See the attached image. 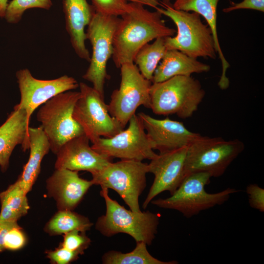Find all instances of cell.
Listing matches in <instances>:
<instances>
[{"mask_svg":"<svg viewBox=\"0 0 264 264\" xmlns=\"http://www.w3.org/2000/svg\"><path fill=\"white\" fill-rule=\"evenodd\" d=\"M120 17L114 33L111 57L117 68L133 63L138 50L150 42L173 36L176 32L166 25L159 11H149L140 4L128 2L126 11Z\"/></svg>","mask_w":264,"mask_h":264,"instance_id":"1","label":"cell"},{"mask_svg":"<svg viewBox=\"0 0 264 264\" xmlns=\"http://www.w3.org/2000/svg\"><path fill=\"white\" fill-rule=\"evenodd\" d=\"M156 10L172 20L177 28L175 36L165 38L167 50H177L195 59H216L217 52L212 31L198 14L175 9L172 4H161Z\"/></svg>","mask_w":264,"mask_h":264,"instance_id":"2","label":"cell"},{"mask_svg":"<svg viewBox=\"0 0 264 264\" xmlns=\"http://www.w3.org/2000/svg\"><path fill=\"white\" fill-rule=\"evenodd\" d=\"M205 94L198 80L191 76H176L152 84L150 109L157 115L176 114L181 118H187L198 110Z\"/></svg>","mask_w":264,"mask_h":264,"instance_id":"3","label":"cell"},{"mask_svg":"<svg viewBox=\"0 0 264 264\" xmlns=\"http://www.w3.org/2000/svg\"><path fill=\"white\" fill-rule=\"evenodd\" d=\"M100 194L105 201L106 211L97 220V230L108 237L125 233L136 242H142L148 245L152 243L157 233L159 215L150 211L127 210L109 196L107 188H101Z\"/></svg>","mask_w":264,"mask_h":264,"instance_id":"4","label":"cell"},{"mask_svg":"<svg viewBox=\"0 0 264 264\" xmlns=\"http://www.w3.org/2000/svg\"><path fill=\"white\" fill-rule=\"evenodd\" d=\"M211 177L205 172L188 174L170 197L153 199L151 202L161 208L178 211L186 218H190L202 211L223 204L231 194L239 191L227 188L216 193H208L205 186L210 183Z\"/></svg>","mask_w":264,"mask_h":264,"instance_id":"5","label":"cell"},{"mask_svg":"<svg viewBox=\"0 0 264 264\" xmlns=\"http://www.w3.org/2000/svg\"><path fill=\"white\" fill-rule=\"evenodd\" d=\"M80 96V91L62 92L43 104L37 113V119L41 124L50 150L55 154L66 142L85 134L73 117L74 108Z\"/></svg>","mask_w":264,"mask_h":264,"instance_id":"6","label":"cell"},{"mask_svg":"<svg viewBox=\"0 0 264 264\" xmlns=\"http://www.w3.org/2000/svg\"><path fill=\"white\" fill-rule=\"evenodd\" d=\"M244 148L242 142L238 139L227 141L221 137L211 138L200 135L187 147L186 176L205 172L211 177H220Z\"/></svg>","mask_w":264,"mask_h":264,"instance_id":"7","label":"cell"},{"mask_svg":"<svg viewBox=\"0 0 264 264\" xmlns=\"http://www.w3.org/2000/svg\"><path fill=\"white\" fill-rule=\"evenodd\" d=\"M118 16L104 14L95 11L88 25L86 37L92 46L89 66L83 78L104 97V86L110 78L107 65L113 52V36L119 22Z\"/></svg>","mask_w":264,"mask_h":264,"instance_id":"8","label":"cell"},{"mask_svg":"<svg viewBox=\"0 0 264 264\" xmlns=\"http://www.w3.org/2000/svg\"><path fill=\"white\" fill-rule=\"evenodd\" d=\"M148 164L142 161L121 160L110 162L101 170L91 174L93 185L111 189L134 212L141 211L139 197L146 186Z\"/></svg>","mask_w":264,"mask_h":264,"instance_id":"9","label":"cell"},{"mask_svg":"<svg viewBox=\"0 0 264 264\" xmlns=\"http://www.w3.org/2000/svg\"><path fill=\"white\" fill-rule=\"evenodd\" d=\"M79 87L80 96L75 103L73 117L92 144L102 136L110 138L124 129L109 113L105 97L83 82Z\"/></svg>","mask_w":264,"mask_h":264,"instance_id":"10","label":"cell"},{"mask_svg":"<svg viewBox=\"0 0 264 264\" xmlns=\"http://www.w3.org/2000/svg\"><path fill=\"white\" fill-rule=\"evenodd\" d=\"M119 68L120 86L112 91L107 106L111 116L124 129L139 106L150 109V88L152 83L142 75L133 63L124 64Z\"/></svg>","mask_w":264,"mask_h":264,"instance_id":"11","label":"cell"},{"mask_svg":"<svg viewBox=\"0 0 264 264\" xmlns=\"http://www.w3.org/2000/svg\"><path fill=\"white\" fill-rule=\"evenodd\" d=\"M91 147L102 154L121 160H151L158 154L154 151L142 122L136 114L130 119L126 129L110 138L100 137Z\"/></svg>","mask_w":264,"mask_h":264,"instance_id":"12","label":"cell"},{"mask_svg":"<svg viewBox=\"0 0 264 264\" xmlns=\"http://www.w3.org/2000/svg\"><path fill=\"white\" fill-rule=\"evenodd\" d=\"M21 94L20 101L14 108L24 110L29 124L33 112L54 96L79 87L77 80L66 75L52 80L34 77L29 70L23 68L16 74Z\"/></svg>","mask_w":264,"mask_h":264,"instance_id":"13","label":"cell"},{"mask_svg":"<svg viewBox=\"0 0 264 264\" xmlns=\"http://www.w3.org/2000/svg\"><path fill=\"white\" fill-rule=\"evenodd\" d=\"M187 147L159 154L151 160L148 164V171L154 175V178L143 203L144 209L158 194L168 191L172 195L180 185L186 176L185 161Z\"/></svg>","mask_w":264,"mask_h":264,"instance_id":"14","label":"cell"},{"mask_svg":"<svg viewBox=\"0 0 264 264\" xmlns=\"http://www.w3.org/2000/svg\"><path fill=\"white\" fill-rule=\"evenodd\" d=\"M148 136L154 150L159 154L187 147L200 134L188 130L179 121L167 117L154 118L141 112L137 114Z\"/></svg>","mask_w":264,"mask_h":264,"instance_id":"15","label":"cell"},{"mask_svg":"<svg viewBox=\"0 0 264 264\" xmlns=\"http://www.w3.org/2000/svg\"><path fill=\"white\" fill-rule=\"evenodd\" d=\"M89 141L84 134L66 142L56 154L55 169L85 171L92 174L111 162L112 158L95 151Z\"/></svg>","mask_w":264,"mask_h":264,"instance_id":"16","label":"cell"},{"mask_svg":"<svg viewBox=\"0 0 264 264\" xmlns=\"http://www.w3.org/2000/svg\"><path fill=\"white\" fill-rule=\"evenodd\" d=\"M55 169L46 181L48 195L54 199L58 210H73L93 182L80 177L78 171Z\"/></svg>","mask_w":264,"mask_h":264,"instance_id":"17","label":"cell"},{"mask_svg":"<svg viewBox=\"0 0 264 264\" xmlns=\"http://www.w3.org/2000/svg\"><path fill=\"white\" fill-rule=\"evenodd\" d=\"M63 7L71 45L79 58L89 62L90 55L86 46L85 30L95 12L94 8L87 0H63Z\"/></svg>","mask_w":264,"mask_h":264,"instance_id":"18","label":"cell"},{"mask_svg":"<svg viewBox=\"0 0 264 264\" xmlns=\"http://www.w3.org/2000/svg\"><path fill=\"white\" fill-rule=\"evenodd\" d=\"M29 128L25 111L14 108L0 126V167L2 172L7 170L16 146L21 144L23 152L29 149Z\"/></svg>","mask_w":264,"mask_h":264,"instance_id":"19","label":"cell"},{"mask_svg":"<svg viewBox=\"0 0 264 264\" xmlns=\"http://www.w3.org/2000/svg\"><path fill=\"white\" fill-rule=\"evenodd\" d=\"M220 0H175L172 6L178 10L194 12L203 17L211 29L215 42L216 51L222 66V73L218 85L222 90L229 86V80L226 72L230 64L226 60L222 51L217 32V6Z\"/></svg>","mask_w":264,"mask_h":264,"instance_id":"20","label":"cell"},{"mask_svg":"<svg viewBox=\"0 0 264 264\" xmlns=\"http://www.w3.org/2000/svg\"><path fill=\"white\" fill-rule=\"evenodd\" d=\"M156 68L152 83L161 82L176 76H191L208 72L210 66L177 50H167Z\"/></svg>","mask_w":264,"mask_h":264,"instance_id":"21","label":"cell"},{"mask_svg":"<svg viewBox=\"0 0 264 264\" xmlns=\"http://www.w3.org/2000/svg\"><path fill=\"white\" fill-rule=\"evenodd\" d=\"M29 157L17 180L26 193L31 191L41 171L44 157L50 150V145L42 127L28 129Z\"/></svg>","mask_w":264,"mask_h":264,"instance_id":"22","label":"cell"},{"mask_svg":"<svg viewBox=\"0 0 264 264\" xmlns=\"http://www.w3.org/2000/svg\"><path fill=\"white\" fill-rule=\"evenodd\" d=\"M27 194L17 180L0 192V220L18 221L25 216L30 208Z\"/></svg>","mask_w":264,"mask_h":264,"instance_id":"23","label":"cell"},{"mask_svg":"<svg viewBox=\"0 0 264 264\" xmlns=\"http://www.w3.org/2000/svg\"><path fill=\"white\" fill-rule=\"evenodd\" d=\"M93 223L87 217L73 210H58L46 223L44 231L51 236L65 234L77 230L86 232Z\"/></svg>","mask_w":264,"mask_h":264,"instance_id":"24","label":"cell"},{"mask_svg":"<svg viewBox=\"0 0 264 264\" xmlns=\"http://www.w3.org/2000/svg\"><path fill=\"white\" fill-rule=\"evenodd\" d=\"M165 37H159L152 44H147L136 54L133 63L142 75L151 81L154 71L167 49Z\"/></svg>","mask_w":264,"mask_h":264,"instance_id":"25","label":"cell"},{"mask_svg":"<svg viewBox=\"0 0 264 264\" xmlns=\"http://www.w3.org/2000/svg\"><path fill=\"white\" fill-rule=\"evenodd\" d=\"M134 249L123 253L120 251L110 250L102 257L104 264H176V261L164 262L154 257L148 251L144 242H136Z\"/></svg>","mask_w":264,"mask_h":264,"instance_id":"26","label":"cell"},{"mask_svg":"<svg viewBox=\"0 0 264 264\" xmlns=\"http://www.w3.org/2000/svg\"><path fill=\"white\" fill-rule=\"evenodd\" d=\"M52 6L51 0H12L8 4L4 18L9 23H17L27 9L38 8L49 10Z\"/></svg>","mask_w":264,"mask_h":264,"instance_id":"27","label":"cell"},{"mask_svg":"<svg viewBox=\"0 0 264 264\" xmlns=\"http://www.w3.org/2000/svg\"><path fill=\"white\" fill-rule=\"evenodd\" d=\"M90 242L86 232L75 230L64 234L63 241L60 245L82 255L88 247Z\"/></svg>","mask_w":264,"mask_h":264,"instance_id":"28","label":"cell"},{"mask_svg":"<svg viewBox=\"0 0 264 264\" xmlns=\"http://www.w3.org/2000/svg\"><path fill=\"white\" fill-rule=\"evenodd\" d=\"M95 11L108 15L120 17L127 10L126 0H91Z\"/></svg>","mask_w":264,"mask_h":264,"instance_id":"29","label":"cell"},{"mask_svg":"<svg viewBox=\"0 0 264 264\" xmlns=\"http://www.w3.org/2000/svg\"><path fill=\"white\" fill-rule=\"evenodd\" d=\"M26 237L19 225L10 229L3 238L4 249L16 251L22 248L26 244Z\"/></svg>","mask_w":264,"mask_h":264,"instance_id":"30","label":"cell"},{"mask_svg":"<svg viewBox=\"0 0 264 264\" xmlns=\"http://www.w3.org/2000/svg\"><path fill=\"white\" fill-rule=\"evenodd\" d=\"M45 253L50 262L56 264H69L76 260L80 255L78 252L69 250L60 245L54 250L46 251Z\"/></svg>","mask_w":264,"mask_h":264,"instance_id":"31","label":"cell"},{"mask_svg":"<svg viewBox=\"0 0 264 264\" xmlns=\"http://www.w3.org/2000/svg\"><path fill=\"white\" fill-rule=\"evenodd\" d=\"M246 192L250 206L261 212H264V189L256 184H250Z\"/></svg>","mask_w":264,"mask_h":264,"instance_id":"32","label":"cell"},{"mask_svg":"<svg viewBox=\"0 0 264 264\" xmlns=\"http://www.w3.org/2000/svg\"><path fill=\"white\" fill-rule=\"evenodd\" d=\"M241 9H249L264 12V0H243L238 2H231L230 5L222 9L224 13H229Z\"/></svg>","mask_w":264,"mask_h":264,"instance_id":"33","label":"cell"},{"mask_svg":"<svg viewBox=\"0 0 264 264\" xmlns=\"http://www.w3.org/2000/svg\"><path fill=\"white\" fill-rule=\"evenodd\" d=\"M19 225L18 221L0 220V252L4 250L3 238L6 233L12 228Z\"/></svg>","mask_w":264,"mask_h":264,"instance_id":"34","label":"cell"},{"mask_svg":"<svg viewBox=\"0 0 264 264\" xmlns=\"http://www.w3.org/2000/svg\"><path fill=\"white\" fill-rule=\"evenodd\" d=\"M129 2L136 3L142 4L144 6L146 5L156 9L161 6V2L159 0H126Z\"/></svg>","mask_w":264,"mask_h":264,"instance_id":"35","label":"cell"},{"mask_svg":"<svg viewBox=\"0 0 264 264\" xmlns=\"http://www.w3.org/2000/svg\"><path fill=\"white\" fill-rule=\"evenodd\" d=\"M8 4V0H0V18H4Z\"/></svg>","mask_w":264,"mask_h":264,"instance_id":"36","label":"cell"},{"mask_svg":"<svg viewBox=\"0 0 264 264\" xmlns=\"http://www.w3.org/2000/svg\"><path fill=\"white\" fill-rule=\"evenodd\" d=\"M171 0H161V4L163 5H170L172 4L171 2Z\"/></svg>","mask_w":264,"mask_h":264,"instance_id":"37","label":"cell"}]
</instances>
